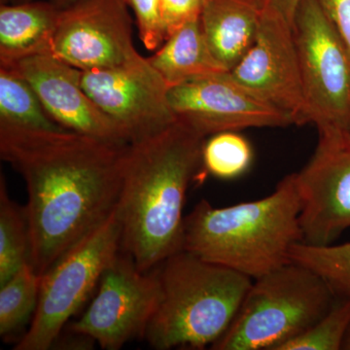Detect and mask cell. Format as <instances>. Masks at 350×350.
Listing matches in <instances>:
<instances>
[{"label":"cell","instance_id":"cell-1","mask_svg":"<svg viewBox=\"0 0 350 350\" xmlns=\"http://www.w3.org/2000/svg\"><path fill=\"white\" fill-rule=\"evenodd\" d=\"M126 145L0 124V156L27 186L31 264L39 275L114 213Z\"/></svg>","mask_w":350,"mask_h":350},{"label":"cell","instance_id":"cell-2","mask_svg":"<svg viewBox=\"0 0 350 350\" xmlns=\"http://www.w3.org/2000/svg\"><path fill=\"white\" fill-rule=\"evenodd\" d=\"M206 138L177 121L126 145L116 207L121 250L148 273L182 250L186 195L202 167Z\"/></svg>","mask_w":350,"mask_h":350},{"label":"cell","instance_id":"cell-3","mask_svg":"<svg viewBox=\"0 0 350 350\" xmlns=\"http://www.w3.org/2000/svg\"><path fill=\"white\" fill-rule=\"evenodd\" d=\"M300 213L295 174L253 202L218 208L202 200L184 218L182 250L256 280L291 262L303 241Z\"/></svg>","mask_w":350,"mask_h":350},{"label":"cell","instance_id":"cell-4","mask_svg":"<svg viewBox=\"0 0 350 350\" xmlns=\"http://www.w3.org/2000/svg\"><path fill=\"white\" fill-rule=\"evenodd\" d=\"M157 269L161 300L144 338L158 350L213 347L231 326L253 282L185 250Z\"/></svg>","mask_w":350,"mask_h":350},{"label":"cell","instance_id":"cell-5","mask_svg":"<svg viewBox=\"0 0 350 350\" xmlns=\"http://www.w3.org/2000/svg\"><path fill=\"white\" fill-rule=\"evenodd\" d=\"M214 350H280L317 323L337 296L312 269L294 261L254 280Z\"/></svg>","mask_w":350,"mask_h":350},{"label":"cell","instance_id":"cell-6","mask_svg":"<svg viewBox=\"0 0 350 350\" xmlns=\"http://www.w3.org/2000/svg\"><path fill=\"white\" fill-rule=\"evenodd\" d=\"M116 209L41 275L38 308L15 350L53 349L68 320L87 301L121 250Z\"/></svg>","mask_w":350,"mask_h":350},{"label":"cell","instance_id":"cell-7","mask_svg":"<svg viewBox=\"0 0 350 350\" xmlns=\"http://www.w3.org/2000/svg\"><path fill=\"white\" fill-rule=\"evenodd\" d=\"M293 29L312 124L350 131V56L319 0H301Z\"/></svg>","mask_w":350,"mask_h":350},{"label":"cell","instance_id":"cell-8","mask_svg":"<svg viewBox=\"0 0 350 350\" xmlns=\"http://www.w3.org/2000/svg\"><path fill=\"white\" fill-rule=\"evenodd\" d=\"M160 300L158 269L140 271L131 255L120 250L103 271L91 305L68 331L92 338L103 349H122L144 338Z\"/></svg>","mask_w":350,"mask_h":350},{"label":"cell","instance_id":"cell-9","mask_svg":"<svg viewBox=\"0 0 350 350\" xmlns=\"http://www.w3.org/2000/svg\"><path fill=\"white\" fill-rule=\"evenodd\" d=\"M319 131L317 149L296 174L303 241L328 245L350 229V131Z\"/></svg>","mask_w":350,"mask_h":350},{"label":"cell","instance_id":"cell-10","mask_svg":"<svg viewBox=\"0 0 350 350\" xmlns=\"http://www.w3.org/2000/svg\"><path fill=\"white\" fill-rule=\"evenodd\" d=\"M126 0H77L59 15L52 53L82 71L144 61L135 49Z\"/></svg>","mask_w":350,"mask_h":350},{"label":"cell","instance_id":"cell-11","mask_svg":"<svg viewBox=\"0 0 350 350\" xmlns=\"http://www.w3.org/2000/svg\"><path fill=\"white\" fill-rule=\"evenodd\" d=\"M82 86L129 144L153 137L177 122L170 87L146 57L120 68L82 71Z\"/></svg>","mask_w":350,"mask_h":350},{"label":"cell","instance_id":"cell-12","mask_svg":"<svg viewBox=\"0 0 350 350\" xmlns=\"http://www.w3.org/2000/svg\"><path fill=\"white\" fill-rule=\"evenodd\" d=\"M177 121L204 137L250 128H284L291 119L230 73L204 76L170 88Z\"/></svg>","mask_w":350,"mask_h":350},{"label":"cell","instance_id":"cell-13","mask_svg":"<svg viewBox=\"0 0 350 350\" xmlns=\"http://www.w3.org/2000/svg\"><path fill=\"white\" fill-rule=\"evenodd\" d=\"M230 73L287 115L293 125L312 123L293 27L266 7L256 40Z\"/></svg>","mask_w":350,"mask_h":350},{"label":"cell","instance_id":"cell-14","mask_svg":"<svg viewBox=\"0 0 350 350\" xmlns=\"http://www.w3.org/2000/svg\"><path fill=\"white\" fill-rule=\"evenodd\" d=\"M3 68L29 83L51 119L64 130L109 144H129L123 131L85 91L80 69L52 53L25 57Z\"/></svg>","mask_w":350,"mask_h":350},{"label":"cell","instance_id":"cell-15","mask_svg":"<svg viewBox=\"0 0 350 350\" xmlns=\"http://www.w3.org/2000/svg\"><path fill=\"white\" fill-rule=\"evenodd\" d=\"M265 6L262 0H206L202 31L214 57L228 70L238 66L256 40Z\"/></svg>","mask_w":350,"mask_h":350},{"label":"cell","instance_id":"cell-16","mask_svg":"<svg viewBox=\"0 0 350 350\" xmlns=\"http://www.w3.org/2000/svg\"><path fill=\"white\" fill-rule=\"evenodd\" d=\"M61 10L49 0L0 4V66L52 53Z\"/></svg>","mask_w":350,"mask_h":350},{"label":"cell","instance_id":"cell-17","mask_svg":"<svg viewBox=\"0 0 350 350\" xmlns=\"http://www.w3.org/2000/svg\"><path fill=\"white\" fill-rule=\"evenodd\" d=\"M147 59L170 89L197 78L229 71L211 52L200 19L176 29Z\"/></svg>","mask_w":350,"mask_h":350},{"label":"cell","instance_id":"cell-18","mask_svg":"<svg viewBox=\"0 0 350 350\" xmlns=\"http://www.w3.org/2000/svg\"><path fill=\"white\" fill-rule=\"evenodd\" d=\"M0 124L42 131H66L51 119L29 83L0 66Z\"/></svg>","mask_w":350,"mask_h":350},{"label":"cell","instance_id":"cell-19","mask_svg":"<svg viewBox=\"0 0 350 350\" xmlns=\"http://www.w3.org/2000/svg\"><path fill=\"white\" fill-rule=\"evenodd\" d=\"M31 262V236L25 207L9 197L5 178L0 180V285Z\"/></svg>","mask_w":350,"mask_h":350},{"label":"cell","instance_id":"cell-20","mask_svg":"<svg viewBox=\"0 0 350 350\" xmlns=\"http://www.w3.org/2000/svg\"><path fill=\"white\" fill-rule=\"evenodd\" d=\"M41 275L31 262L0 285V335L8 340L31 323L38 308Z\"/></svg>","mask_w":350,"mask_h":350},{"label":"cell","instance_id":"cell-21","mask_svg":"<svg viewBox=\"0 0 350 350\" xmlns=\"http://www.w3.org/2000/svg\"><path fill=\"white\" fill-rule=\"evenodd\" d=\"M290 260L319 273L337 297H350V243L338 245L295 244Z\"/></svg>","mask_w":350,"mask_h":350},{"label":"cell","instance_id":"cell-22","mask_svg":"<svg viewBox=\"0 0 350 350\" xmlns=\"http://www.w3.org/2000/svg\"><path fill=\"white\" fill-rule=\"evenodd\" d=\"M202 167L220 179H234L250 169L253 160L251 144L238 131L211 135L202 147Z\"/></svg>","mask_w":350,"mask_h":350},{"label":"cell","instance_id":"cell-23","mask_svg":"<svg viewBox=\"0 0 350 350\" xmlns=\"http://www.w3.org/2000/svg\"><path fill=\"white\" fill-rule=\"evenodd\" d=\"M349 326L350 297H337L325 315L280 350L342 349Z\"/></svg>","mask_w":350,"mask_h":350},{"label":"cell","instance_id":"cell-24","mask_svg":"<svg viewBox=\"0 0 350 350\" xmlns=\"http://www.w3.org/2000/svg\"><path fill=\"white\" fill-rule=\"evenodd\" d=\"M137 21L138 36L148 51L159 49L167 38L161 0H126Z\"/></svg>","mask_w":350,"mask_h":350},{"label":"cell","instance_id":"cell-25","mask_svg":"<svg viewBox=\"0 0 350 350\" xmlns=\"http://www.w3.org/2000/svg\"><path fill=\"white\" fill-rule=\"evenodd\" d=\"M206 2V0H161L167 38L186 23L200 19Z\"/></svg>","mask_w":350,"mask_h":350},{"label":"cell","instance_id":"cell-26","mask_svg":"<svg viewBox=\"0 0 350 350\" xmlns=\"http://www.w3.org/2000/svg\"><path fill=\"white\" fill-rule=\"evenodd\" d=\"M350 56V0H319Z\"/></svg>","mask_w":350,"mask_h":350},{"label":"cell","instance_id":"cell-27","mask_svg":"<svg viewBox=\"0 0 350 350\" xmlns=\"http://www.w3.org/2000/svg\"><path fill=\"white\" fill-rule=\"evenodd\" d=\"M301 1V0H267L265 7L293 27L295 16Z\"/></svg>","mask_w":350,"mask_h":350},{"label":"cell","instance_id":"cell-28","mask_svg":"<svg viewBox=\"0 0 350 350\" xmlns=\"http://www.w3.org/2000/svg\"><path fill=\"white\" fill-rule=\"evenodd\" d=\"M33 1V0H0L1 4H18L24 3V2ZM52 3L56 4L61 9L66 8L75 3L77 0H49Z\"/></svg>","mask_w":350,"mask_h":350},{"label":"cell","instance_id":"cell-29","mask_svg":"<svg viewBox=\"0 0 350 350\" xmlns=\"http://www.w3.org/2000/svg\"><path fill=\"white\" fill-rule=\"evenodd\" d=\"M345 350H350V326L349 331H347V336H345L344 345H342V349Z\"/></svg>","mask_w":350,"mask_h":350},{"label":"cell","instance_id":"cell-30","mask_svg":"<svg viewBox=\"0 0 350 350\" xmlns=\"http://www.w3.org/2000/svg\"><path fill=\"white\" fill-rule=\"evenodd\" d=\"M262 1L266 2V1H267V0H262Z\"/></svg>","mask_w":350,"mask_h":350}]
</instances>
